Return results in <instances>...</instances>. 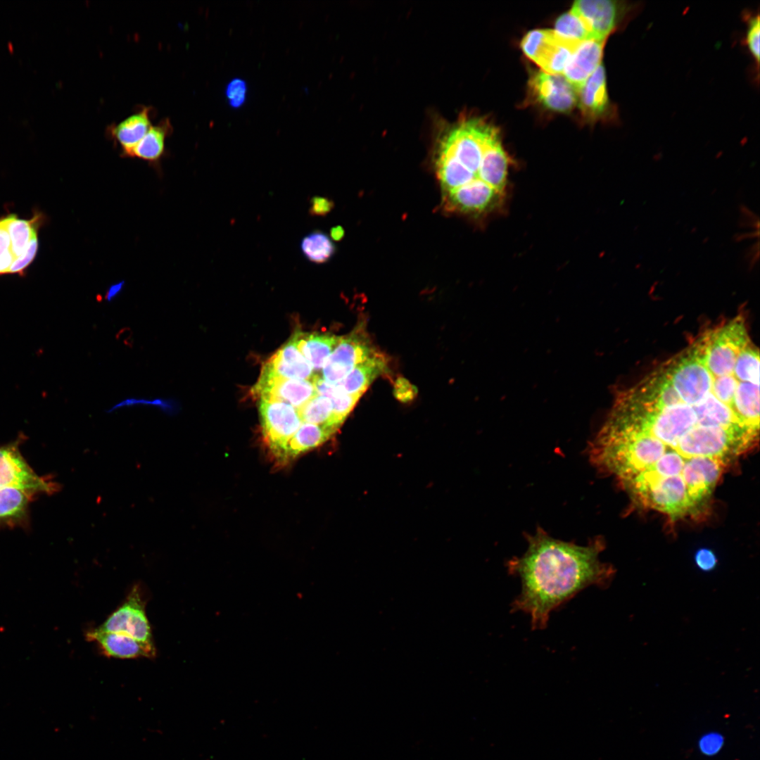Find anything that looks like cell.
<instances>
[{
	"label": "cell",
	"instance_id": "83f0119b",
	"mask_svg": "<svg viewBox=\"0 0 760 760\" xmlns=\"http://www.w3.org/2000/svg\"><path fill=\"white\" fill-rule=\"evenodd\" d=\"M759 13L748 18L747 30L745 37V43L756 63L757 68H759Z\"/></svg>",
	"mask_w": 760,
	"mask_h": 760
},
{
	"label": "cell",
	"instance_id": "cb8c5ba5",
	"mask_svg": "<svg viewBox=\"0 0 760 760\" xmlns=\"http://www.w3.org/2000/svg\"><path fill=\"white\" fill-rule=\"evenodd\" d=\"M315 387L319 395L331 400L334 414L341 424L361 397V395L346 393L337 384H331L324 379L318 380Z\"/></svg>",
	"mask_w": 760,
	"mask_h": 760
},
{
	"label": "cell",
	"instance_id": "ba28073f",
	"mask_svg": "<svg viewBox=\"0 0 760 760\" xmlns=\"http://www.w3.org/2000/svg\"><path fill=\"white\" fill-rule=\"evenodd\" d=\"M376 351L366 333L358 327L349 335L340 338L325 361L322 378L331 384H337L359 363Z\"/></svg>",
	"mask_w": 760,
	"mask_h": 760
},
{
	"label": "cell",
	"instance_id": "d6a6232c",
	"mask_svg": "<svg viewBox=\"0 0 760 760\" xmlns=\"http://www.w3.org/2000/svg\"><path fill=\"white\" fill-rule=\"evenodd\" d=\"M334 207L332 200L327 197L315 196L310 199L309 214L312 216L324 217Z\"/></svg>",
	"mask_w": 760,
	"mask_h": 760
},
{
	"label": "cell",
	"instance_id": "f1b7e54d",
	"mask_svg": "<svg viewBox=\"0 0 760 760\" xmlns=\"http://www.w3.org/2000/svg\"><path fill=\"white\" fill-rule=\"evenodd\" d=\"M247 84L241 78L232 79L227 85L225 94L229 105L233 108L241 106L246 101Z\"/></svg>",
	"mask_w": 760,
	"mask_h": 760
},
{
	"label": "cell",
	"instance_id": "836d02e7",
	"mask_svg": "<svg viewBox=\"0 0 760 760\" xmlns=\"http://www.w3.org/2000/svg\"><path fill=\"white\" fill-rule=\"evenodd\" d=\"M123 284V282H119L110 286V288L106 292V299L108 301H110L115 297H116L118 293L122 291Z\"/></svg>",
	"mask_w": 760,
	"mask_h": 760
},
{
	"label": "cell",
	"instance_id": "1f68e13d",
	"mask_svg": "<svg viewBox=\"0 0 760 760\" xmlns=\"http://www.w3.org/2000/svg\"><path fill=\"white\" fill-rule=\"evenodd\" d=\"M393 393L395 397L403 403L412 400L417 395V388L409 381L403 377H399L394 383Z\"/></svg>",
	"mask_w": 760,
	"mask_h": 760
},
{
	"label": "cell",
	"instance_id": "5bb4252c",
	"mask_svg": "<svg viewBox=\"0 0 760 760\" xmlns=\"http://www.w3.org/2000/svg\"><path fill=\"white\" fill-rule=\"evenodd\" d=\"M316 374L297 348L294 336L264 365L260 376L312 380Z\"/></svg>",
	"mask_w": 760,
	"mask_h": 760
},
{
	"label": "cell",
	"instance_id": "2e32d148",
	"mask_svg": "<svg viewBox=\"0 0 760 760\" xmlns=\"http://www.w3.org/2000/svg\"><path fill=\"white\" fill-rule=\"evenodd\" d=\"M87 638L96 642L101 652L108 657L153 658L156 655L154 645L144 643L123 633L103 631L96 628L87 632Z\"/></svg>",
	"mask_w": 760,
	"mask_h": 760
},
{
	"label": "cell",
	"instance_id": "8fae6325",
	"mask_svg": "<svg viewBox=\"0 0 760 760\" xmlns=\"http://www.w3.org/2000/svg\"><path fill=\"white\" fill-rule=\"evenodd\" d=\"M531 97L541 106L558 113H568L578 101L576 90L563 75L539 70L528 80Z\"/></svg>",
	"mask_w": 760,
	"mask_h": 760
},
{
	"label": "cell",
	"instance_id": "e575fe53",
	"mask_svg": "<svg viewBox=\"0 0 760 760\" xmlns=\"http://www.w3.org/2000/svg\"><path fill=\"white\" fill-rule=\"evenodd\" d=\"M330 236L336 241H341L344 236L343 228L339 225L332 227L330 230Z\"/></svg>",
	"mask_w": 760,
	"mask_h": 760
},
{
	"label": "cell",
	"instance_id": "e0dca14e",
	"mask_svg": "<svg viewBox=\"0 0 760 760\" xmlns=\"http://www.w3.org/2000/svg\"><path fill=\"white\" fill-rule=\"evenodd\" d=\"M150 107H142L118 124L109 127L108 135L127 158L130 151L143 138L151 127Z\"/></svg>",
	"mask_w": 760,
	"mask_h": 760
},
{
	"label": "cell",
	"instance_id": "5b68a950",
	"mask_svg": "<svg viewBox=\"0 0 760 760\" xmlns=\"http://www.w3.org/2000/svg\"><path fill=\"white\" fill-rule=\"evenodd\" d=\"M580 42L565 39L553 30L536 29L525 34L521 47L543 71L561 75Z\"/></svg>",
	"mask_w": 760,
	"mask_h": 760
},
{
	"label": "cell",
	"instance_id": "4fadbf2b",
	"mask_svg": "<svg viewBox=\"0 0 760 760\" xmlns=\"http://www.w3.org/2000/svg\"><path fill=\"white\" fill-rule=\"evenodd\" d=\"M252 392L260 399L284 402L297 410L317 395L312 380L260 376Z\"/></svg>",
	"mask_w": 760,
	"mask_h": 760
},
{
	"label": "cell",
	"instance_id": "52a82bcc",
	"mask_svg": "<svg viewBox=\"0 0 760 760\" xmlns=\"http://www.w3.org/2000/svg\"><path fill=\"white\" fill-rule=\"evenodd\" d=\"M259 412L265 443L284 461L286 445L301 425L298 410L277 400L260 399Z\"/></svg>",
	"mask_w": 760,
	"mask_h": 760
},
{
	"label": "cell",
	"instance_id": "6da1fadb",
	"mask_svg": "<svg viewBox=\"0 0 760 760\" xmlns=\"http://www.w3.org/2000/svg\"><path fill=\"white\" fill-rule=\"evenodd\" d=\"M740 344L701 332L620 391L588 445L599 473L670 524L703 520L716 487L759 438V367Z\"/></svg>",
	"mask_w": 760,
	"mask_h": 760
},
{
	"label": "cell",
	"instance_id": "44dd1931",
	"mask_svg": "<svg viewBox=\"0 0 760 760\" xmlns=\"http://www.w3.org/2000/svg\"><path fill=\"white\" fill-rule=\"evenodd\" d=\"M299 351L311 365L313 371L318 372L331 353L341 337L327 333L296 332L293 334Z\"/></svg>",
	"mask_w": 760,
	"mask_h": 760
},
{
	"label": "cell",
	"instance_id": "7a4b0ae2",
	"mask_svg": "<svg viewBox=\"0 0 760 760\" xmlns=\"http://www.w3.org/2000/svg\"><path fill=\"white\" fill-rule=\"evenodd\" d=\"M526 552L509 559L507 568L521 583L511 612L528 614L533 630L545 628L551 612L586 588L606 589L614 578V566L600 560L605 548L602 538L579 545L555 538L538 527L533 533L526 535Z\"/></svg>",
	"mask_w": 760,
	"mask_h": 760
},
{
	"label": "cell",
	"instance_id": "8992f818",
	"mask_svg": "<svg viewBox=\"0 0 760 760\" xmlns=\"http://www.w3.org/2000/svg\"><path fill=\"white\" fill-rule=\"evenodd\" d=\"M19 440L0 446V486L14 487L34 495H52L59 491V483L38 475L20 452Z\"/></svg>",
	"mask_w": 760,
	"mask_h": 760
},
{
	"label": "cell",
	"instance_id": "d4e9b609",
	"mask_svg": "<svg viewBox=\"0 0 760 760\" xmlns=\"http://www.w3.org/2000/svg\"><path fill=\"white\" fill-rule=\"evenodd\" d=\"M300 249L307 260L316 264L328 262L336 252L334 243L320 230H314L305 236L300 241Z\"/></svg>",
	"mask_w": 760,
	"mask_h": 760
},
{
	"label": "cell",
	"instance_id": "7c38bea8",
	"mask_svg": "<svg viewBox=\"0 0 760 760\" xmlns=\"http://www.w3.org/2000/svg\"><path fill=\"white\" fill-rule=\"evenodd\" d=\"M579 108L588 122H614L618 119L616 107L608 96L605 69L602 63L578 91Z\"/></svg>",
	"mask_w": 760,
	"mask_h": 760
},
{
	"label": "cell",
	"instance_id": "484cf974",
	"mask_svg": "<svg viewBox=\"0 0 760 760\" xmlns=\"http://www.w3.org/2000/svg\"><path fill=\"white\" fill-rule=\"evenodd\" d=\"M553 30L559 36L572 41L583 42L593 39L584 20L572 8L557 19Z\"/></svg>",
	"mask_w": 760,
	"mask_h": 760
},
{
	"label": "cell",
	"instance_id": "4dcf8cb0",
	"mask_svg": "<svg viewBox=\"0 0 760 760\" xmlns=\"http://www.w3.org/2000/svg\"><path fill=\"white\" fill-rule=\"evenodd\" d=\"M723 745V737L717 733H709L699 740V749L705 755H714Z\"/></svg>",
	"mask_w": 760,
	"mask_h": 760
},
{
	"label": "cell",
	"instance_id": "30bf717a",
	"mask_svg": "<svg viewBox=\"0 0 760 760\" xmlns=\"http://www.w3.org/2000/svg\"><path fill=\"white\" fill-rule=\"evenodd\" d=\"M635 7L624 1L578 0L571 8L584 20L593 39H607Z\"/></svg>",
	"mask_w": 760,
	"mask_h": 760
},
{
	"label": "cell",
	"instance_id": "7402d4cb",
	"mask_svg": "<svg viewBox=\"0 0 760 760\" xmlns=\"http://www.w3.org/2000/svg\"><path fill=\"white\" fill-rule=\"evenodd\" d=\"M334 433L326 426L303 422L286 445L284 461L322 444Z\"/></svg>",
	"mask_w": 760,
	"mask_h": 760
},
{
	"label": "cell",
	"instance_id": "9a60e30c",
	"mask_svg": "<svg viewBox=\"0 0 760 760\" xmlns=\"http://www.w3.org/2000/svg\"><path fill=\"white\" fill-rule=\"evenodd\" d=\"M607 39H589L581 42L571 55L563 76L578 91L602 63Z\"/></svg>",
	"mask_w": 760,
	"mask_h": 760
},
{
	"label": "cell",
	"instance_id": "ac0fdd59",
	"mask_svg": "<svg viewBox=\"0 0 760 760\" xmlns=\"http://www.w3.org/2000/svg\"><path fill=\"white\" fill-rule=\"evenodd\" d=\"M34 496L20 488L0 486V528L26 525L29 505Z\"/></svg>",
	"mask_w": 760,
	"mask_h": 760
},
{
	"label": "cell",
	"instance_id": "d6986e66",
	"mask_svg": "<svg viewBox=\"0 0 760 760\" xmlns=\"http://www.w3.org/2000/svg\"><path fill=\"white\" fill-rule=\"evenodd\" d=\"M172 131L168 119L151 125L143 138L130 151L127 158H135L146 161L151 167L161 171L160 162L165 152V140Z\"/></svg>",
	"mask_w": 760,
	"mask_h": 760
},
{
	"label": "cell",
	"instance_id": "9c48e42d",
	"mask_svg": "<svg viewBox=\"0 0 760 760\" xmlns=\"http://www.w3.org/2000/svg\"><path fill=\"white\" fill-rule=\"evenodd\" d=\"M145 604L141 589L134 586L125 602L96 628L123 633L144 643L154 645Z\"/></svg>",
	"mask_w": 760,
	"mask_h": 760
},
{
	"label": "cell",
	"instance_id": "ffe728a7",
	"mask_svg": "<svg viewBox=\"0 0 760 760\" xmlns=\"http://www.w3.org/2000/svg\"><path fill=\"white\" fill-rule=\"evenodd\" d=\"M387 369V360L377 352L357 365L341 381V390L351 395H362L373 381Z\"/></svg>",
	"mask_w": 760,
	"mask_h": 760
},
{
	"label": "cell",
	"instance_id": "3957f363",
	"mask_svg": "<svg viewBox=\"0 0 760 760\" xmlns=\"http://www.w3.org/2000/svg\"><path fill=\"white\" fill-rule=\"evenodd\" d=\"M510 163L494 126L473 118L454 125L441 139L435 158L445 210L479 217L500 208Z\"/></svg>",
	"mask_w": 760,
	"mask_h": 760
},
{
	"label": "cell",
	"instance_id": "277c9868",
	"mask_svg": "<svg viewBox=\"0 0 760 760\" xmlns=\"http://www.w3.org/2000/svg\"><path fill=\"white\" fill-rule=\"evenodd\" d=\"M46 220L39 210L29 218L12 213L0 215V275L24 274L37 254L39 231Z\"/></svg>",
	"mask_w": 760,
	"mask_h": 760
},
{
	"label": "cell",
	"instance_id": "603a6c76",
	"mask_svg": "<svg viewBox=\"0 0 760 760\" xmlns=\"http://www.w3.org/2000/svg\"><path fill=\"white\" fill-rule=\"evenodd\" d=\"M301 422L326 426L334 432L341 425L335 417L331 400L316 395L298 409Z\"/></svg>",
	"mask_w": 760,
	"mask_h": 760
},
{
	"label": "cell",
	"instance_id": "4316f807",
	"mask_svg": "<svg viewBox=\"0 0 760 760\" xmlns=\"http://www.w3.org/2000/svg\"><path fill=\"white\" fill-rule=\"evenodd\" d=\"M152 405L156 406L163 410L168 415H175L177 414L180 410V404L178 401L174 399H163V398H155L153 400L143 399V398H127L119 403L115 405L110 409L108 410V412H113L118 408L132 406V405Z\"/></svg>",
	"mask_w": 760,
	"mask_h": 760
},
{
	"label": "cell",
	"instance_id": "f546056e",
	"mask_svg": "<svg viewBox=\"0 0 760 760\" xmlns=\"http://www.w3.org/2000/svg\"><path fill=\"white\" fill-rule=\"evenodd\" d=\"M694 560L697 567L704 572L713 571L718 564L715 552L706 547L700 548L695 552Z\"/></svg>",
	"mask_w": 760,
	"mask_h": 760
}]
</instances>
